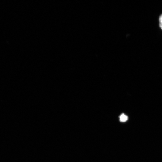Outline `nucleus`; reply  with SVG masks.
I'll return each mask as SVG.
<instances>
[{
	"mask_svg": "<svg viewBox=\"0 0 162 162\" xmlns=\"http://www.w3.org/2000/svg\"><path fill=\"white\" fill-rule=\"evenodd\" d=\"M120 121L121 122H125L128 119V117L124 113H122L119 116Z\"/></svg>",
	"mask_w": 162,
	"mask_h": 162,
	"instance_id": "nucleus-1",
	"label": "nucleus"
},
{
	"mask_svg": "<svg viewBox=\"0 0 162 162\" xmlns=\"http://www.w3.org/2000/svg\"><path fill=\"white\" fill-rule=\"evenodd\" d=\"M159 26L162 30V14L161 15L159 18Z\"/></svg>",
	"mask_w": 162,
	"mask_h": 162,
	"instance_id": "nucleus-2",
	"label": "nucleus"
}]
</instances>
